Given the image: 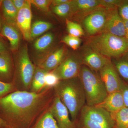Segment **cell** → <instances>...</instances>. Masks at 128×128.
Wrapping results in <instances>:
<instances>
[{
	"mask_svg": "<svg viewBox=\"0 0 128 128\" xmlns=\"http://www.w3.org/2000/svg\"><path fill=\"white\" fill-rule=\"evenodd\" d=\"M45 91L16 90L0 98V117L8 128H32L47 102Z\"/></svg>",
	"mask_w": 128,
	"mask_h": 128,
	"instance_id": "obj_1",
	"label": "cell"
},
{
	"mask_svg": "<svg viewBox=\"0 0 128 128\" xmlns=\"http://www.w3.org/2000/svg\"><path fill=\"white\" fill-rule=\"evenodd\" d=\"M77 78L60 80L54 88L56 96L67 108L73 122L86 102L84 89L80 79Z\"/></svg>",
	"mask_w": 128,
	"mask_h": 128,
	"instance_id": "obj_2",
	"label": "cell"
},
{
	"mask_svg": "<svg viewBox=\"0 0 128 128\" xmlns=\"http://www.w3.org/2000/svg\"><path fill=\"white\" fill-rule=\"evenodd\" d=\"M88 43L93 50L108 58L120 57L128 51V41L125 38L108 33L91 36Z\"/></svg>",
	"mask_w": 128,
	"mask_h": 128,
	"instance_id": "obj_3",
	"label": "cell"
},
{
	"mask_svg": "<svg viewBox=\"0 0 128 128\" xmlns=\"http://www.w3.org/2000/svg\"><path fill=\"white\" fill-rule=\"evenodd\" d=\"M87 105L96 106L103 102L108 95L100 76L87 66H81L79 76Z\"/></svg>",
	"mask_w": 128,
	"mask_h": 128,
	"instance_id": "obj_4",
	"label": "cell"
},
{
	"mask_svg": "<svg viewBox=\"0 0 128 128\" xmlns=\"http://www.w3.org/2000/svg\"><path fill=\"white\" fill-rule=\"evenodd\" d=\"M36 67L31 61L28 46L21 48L16 57L12 82L17 90H30Z\"/></svg>",
	"mask_w": 128,
	"mask_h": 128,
	"instance_id": "obj_5",
	"label": "cell"
},
{
	"mask_svg": "<svg viewBox=\"0 0 128 128\" xmlns=\"http://www.w3.org/2000/svg\"><path fill=\"white\" fill-rule=\"evenodd\" d=\"M108 10L99 8L86 16L83 25L89 35L94 36L102 32L106 21Z\"/></svg>",
	"mask_w": 128,
	"mask_h": 128,
	"instance_id": "obj_6",
	"label": "cell"
},
{
	"mask_svg": "<svg viewBox=\"0 0 128 128\" xmlns=\"http://www.w3.org/2000/svg\"><path fill=\"white\" fill-rule=\"evenodd\" d=\"M81 63L80 59L74 56L64 59L57 68L52 70L60 80H70L79 76Z\"/></svg>",
	"mask_w": 128,
	"mask_h": 128,
	"instance_id": "obj_7",
	"label": "cell"
},
{
	"mask_svg": "<svg viewBox=\"0 0 128 128\" xmlns=\"http://www.w3.org/2000/svg\"><path fill=\"white\" fill-rule=\"evenodd\" d=\"M99 72L100 78L106 87L108 94L121 90L123 84L115 67L111 62L107 64Z\"/></svg>",
	"mask_w": 128,
	"mask_h": 128,
	"instance_id": "obj_8",
	"label": "cell"
},
{
	"mask_svg": "<svg viewBox=\"0 0 128 128\" xmlns=\"http://www.w3.org/2000/svg\"><path fill=\"white\" fill-rule=\"evenodd\" d=\"M81 117L111 128L114 127V121L111 113L96 106L84 105L81 110Z\"/></svg>",
	"mask_w": 128,
	"mask_h": 128,
	"instance_id": "obj_9",
	"label": "cell"
},
{
	"mask_svg": "<svg viewBox=\"0 0 128 128\" xmlns=\"http://www.w3.org/2000/svg\"><path fill=\"white\" fill-rule=\"evenodd\" d=\"M49 111L59 128H76L74 122L70 119L68 110L58 97L54 98Z\"/></svg>",
	"mask_w": 128,
	"mask_h": 128,
	"instance_id": "obj_10",
	"label": "cell"
},
{
	"mask_svg": "<svg viewBox=\"0 0 128 128\" xmlns=\"http://www.w3.org/2000/svg\"><path fill=\"white\" fill-rule=\"evenodd\" d=\"M101 32L125 38L124 21L120 16L116 8L108 10L105 26Z\"/></svg>",
	"mask_w": 128,
	"mask_h": 128,
	"instance_id": "obj_11",
	"label": "cell"
},
{
	"mask_svg": "<svg viewBox=\"0 0 128 128\" xmlns=\"http://www.w3.org/2000/svg\"><path fill=\"white\" fill-rule=\"evenodd\" d=\"M32 12L31 4L29 0L26 5L18 12L16 18V27L20 30L24 39L31 40Z\"/></svg>",
	"mask_w": 128,
	"mask_h": 128,
	"instance_id": "obj_12",
	"label": "cell"
},
{
	"mask_svg": "<svg viewBox=\"0 0 128 128\" xmlns=\"http://www.w3.org/2000/svg\"><path fill=\"white\" fill-rule=\"evenodd\" d=\"M89 47L84 54L82 61L92 70L99 71L111 61Z\"/></svg>",
	"mask_w": 128,
	"mask_h": 128,
	"instance_id": "obj_13",
	"label": "cell"
},
{
	"mask_svg": "<svg viewBox=\"0 0 128 128\" xmlns=\"http://www.w3.org/2000/svg\"><path fill=\"white\" fill-rule=\"evenodd\" d=\"M14 64L10 52L0 53V81L12 82Z\"/></svg>",
	"mask_w": 128,
	"mask_h": 128,
	"instance_id": "obj_14",
	"label": "cell"
},
{
	"mask_svg": "<svg viewBox=\"0 0 128 128\" xmlns=\"http://www.w3.org/2000/svg\"><path fill=\"white\" fill-rule=\"evenodd\" d=\"M110 113H114L125 107L122 90L108 94L103 102L96 105Z\"/></svg>",
	"mask_w": 128,
	"mask_h": 128,
	"instance_id": "obj_15",
	"label": "cell"
},
{
	"mask_svg": "<svg viewBox=\"0 0 128 128\" xmlns=\"http://www.w3.org/2000/svg\"><path fill=\"white\" fill-rule=\"evenodd\" d=\"M0 35L6 38L9 42L10 50L14 52L18 49L20 41L19 32L16 27L4 20Z\"/></svg>",
	"mask_w": 128,
	"mask_h": 128,
	"instance_id": "obj_16",
	"label": "cell"
},
{
	"mask_svg": "<svg viewBox=\"0 0 128 128\" xmlns=\"http://www.w3.org/2000/svg\"><path fill=\"white\" fill-rule=\"evenodd\" d=\"M64 48H58L43 60L38 66L48 71H52L61 64L64 59Z\"/></svg>",
	"mask_w": 128,
	"mask_h": 128,
	"instance_id": "obj_17",
	"label": "cell"
},
{
	"mask_svg": "<svg viewBox=\"0 0 128 128\" xmlns=\"http://www.w3.org/2000/svg\"><path fill=\"white\" fill-rule=\"evenodd\" d=\"M71 5L72 13H90L102 7L100 0H74Z\"/></svg>",
	"mask_w": 128,
	"mask_h": 128,
	"instance_id": "obj_18",
	"label": "cell"
},
{
	"mask_svg": "<svg viewBox=\"0 0 128 128\" xmlns=\"http://www.w3.org/2000/svg\"><path fill=\"white\" fill-rule=\"evenodd\" d=\"M0 12L5 22L16 27V18L18 11L12 0H2Z\"/></svg>",
	"mask_w": 128,
	"mask_h": 128,
	"instance_id": "obj_19",
	"label": "cell"
},
{
	"mask_svg": "<svg viewBox=\"0 0 128 128\" xmlns=\"http://www.w3.org/2000/svg\"><path fill=\"white\" fill-rule=\"evenodd\" d=\"M46 70L38 67H36L33 77L29 92H39L44 87V76L47 72Z\"/></svg>",
	"mask_w": 128,
	"mask_h": 128,
	"instance_id": "obj_20",
	"label": "cell"
},
{
	"mask_svg": "<svg viewBox=\"0 0 128 128\" xmlns=\"http://www.w3.org/2000/svg\"><path fill=\"white\" fill-rule=\"evenodd\" d=\"M54 40V35L52 34L46 33L35 41L34 44V49L38 52H44L51 46Z\"/></svg>",
	"mask_w": 128,
	"mask_h": 128,
	"instance_id": "obj_21",
	"label": "cell"
},
{
	"mask_svg": "<svg viewBox=\"0 0 128 128\" xmlns=\"http://www.w3.org/2000/svg\"><path fill=\"white\" fill-rule=\"evenodd\" d=\"M116 128H128V108L124 107L119 111L111 113Z\"/></svg>",
	"mask_w": 128,
	"mask_h": 128,
	"instance_id": "obj_22",
	"label": "cell"
},
{
	"mask_svg": "<svg viewBox=\"0 0 128 128\" xmlns=\"http://www.w3.org/2000/svg\"><path fill=\"white\" fill-rule=\"evenodd\" d=\"M52 27L50 22L44 21H37L32 25L31 30V39L40 36Z\"/></svg>",
	"mask_w": 128,
	"mask_h": 128,
	"instance_id": "obj_23",
	"label": "cell"
},
{
	"mask_svg": "<svg viewBox=\"0 0 128 128\" xmlns=\"http://www.w3.org/2000/svg\"><path fill=\"white\" fill-rule=\"evenodd\" d=\"M34 128H59L57 122L48 111L34 124Z\"/></svg>",
	"mask_w": 128,
	"mask_h": 128,
	"instance_id": "obj_24",
	"label": "cell"
},
{
	"mask_svg": "<svg viewBox=\"0 0 128 128\" xmlns=\"http://www.w3.org/2000/svg\"><path fill=\"white\" fill-rule=\"evenodd\" d=\"M66 29L70 35L79 38L84 35V30L80 24L68 19H66Z\"/></svg>",
	"mask_w": 128,
	"mask_h": 128,
	"instance_id": "obj_25",
	"label": "cell"
},
{
	"mask_svg": "<svg viewBox=\"0 0 128 128\" xmlns=\"http://www.w3.org/2000/svg\"><path fill=\"white\" fill-rule=\"evenodd\" d=\"M71 1L59 6H53V12L57 16L61 17H66L72 13Z\"/></svg>",
	"mask_w": 128,
	"mask_h": 128,
	"instance_id": "obj_26",
	"label": "cell"
},
{
	"mask_svg": "<svg viewBox=\"0 0 128 128\" xmlns=\"http://www.w3.org/2000/svg\"><path fill=\"white\" fill-rule=\"evenodd\" d=\"M60 81L58 76L52 71L48 72L44 76V89H49L55 87Z\"/></svg>",
	"mask_w": 128,
	"mask_h": 128,
	"instance_id": "obj_27",
	"label": "cell"
},
{
	"mask_svg": "<svg viewBox=\"0 0 128 128\" xmlns=\"http://www.w3.org/2000/svg\"><path fill=\"white\" fill-rule=\"evenodd\" d=\"M115 68L117 72L124 79L128 81V61L121 60L115 63Z\"/></svg>",
	"mask_w": 128,
	"mask_h": 128,
	"instance_id": "obj_28",
	"label": "cell"
},
{
	"mask_svg": "<svg viewBox=\"0 0 128 128\" xmlns=\"http://www.w3.org/2000/svg\"><path fill=\"white\" fill-rule=\"evenodd\" d=\"M62 42L74 50H76L78 48L80 44L81 40L80 38L73 36L68 34L63 38Z\"/></svg>",
	"mask_w": 128,
	"mask_h": 128,
	"instance_id": "obj_29",
	"label": "cell"
},
{
	"mask_svg": "<svg viewBox=\"0 0 128 128\" xmlns=\"http://www.w3.org/2000/svg\"><path fill=\"white\" fill-rule=\"evenodd\" d=\"M16 90L13 82H6L0 81V98L15 91Z\"/></svg>",
	"mask_w": 128,
	"mask_h": 128,
	"instance_id": "obj_30",
	"label": "cell"
},
{
	"mask_svg": "<svg viewBox=\"0 0 128 128\" xmlns=\"http://www.w3.org/2000/svg\"><path fill=\"white\" fill-rule=\"evenodd\" d=\"M80 124L81 128H111L82 117H81Z\"/></svg>",
	"mask_w": 128,
	"mask_h": 128,
	"instance_id": "obj_31",
	"label": "cell"
},
{
	"mask_svg": "<svg viewBox=\"0 0 128 128\" xmlns=\"http://www.w3.org/2000/svg\"><path fill=\"white\" fill-rule=\"evenodd\" d=\"M102 7L107 9H111L120 7L124 2L119 0H100Z\"/></svg>",
	"mask_w": 128,
	"mask_h": 128,
	"instance_id": "obj_32",
	"label": "cell"
},
{
	"mask_svg": "<svg viewBox=\"0 0 128 128\" xmlns=\"http://www.w3.org/2000/svg\"><path fill=\"white\" fill-rule=\"evenodd\" d=\"M31 4H33L38 8L41 10L48 12L50 6L52 3L50 0H29Z\"/></svg>",
	"mask_w": 128,
	"mask_h": 128,
	"instance_id": "obj_33",
	"label": "cell"
},
{
	"mask_svg": "<svg viewBox=\"0 0 128 128\" xmlns=\"http://www.w3.org/2000/svg\"><path fill=\"white\" fill-rule=\"evenodd\" d=\"M119 14L124 20H128V2H124L119 7Z\"/></svg>",
	"mask_w": 128,
	"mask_h": 128,
	"instance_id": "obj_34",
	"label": "cell"
},
{
	"mask_svg": "<svg viewBox=\"0 0 128 128\" xmlns=\"http://www.w3.org/2000/svg\"><path fill=\"white\" fill-rule=\"evenodd\" d=\"M124 104V106L128 108V86L126 85H123L122 89Z\"/></svg>",
	"mask_w": 128,
	"mask_h": 128,
	"instance_id": "obj_35",
	"label": "cell"
},
{
	"mask_svg": "<svg viewBox=\"0 0 128 128\" xmlns=\"http://www.w3.org/2000/svg\"><path fill=\"white\" fill-rule=\"evenodd\" d=\"M13 4L18 11L20 10L26 5L28 0H12Z\"/></svg>",
	"mask_w": 128,
	"mask_h": 128,
	"instance_id": "obj_36",
	"label": "cell"
},
{
	"mask_svg": "<svg viewBox=\"0 0 128 128\" xmlns=\"http://www.w3.org/2000/svg\"><path fill=\"white\" fill-rule=\"evenodd\" d=\"M0 35V53L9 52L10 48Z\"/></svg>",
	"mask_w": 128,
	"mask_h": 128,
	"instance_id": "obj_37",
	"label": "cell"
},
{
	"mask_svg": "<svg viewBox=\"0 0 128 128\" xmlns=\"http://www.w3.org/2000/svg\"><path fill=\"white\" fill-rule=\"evenodd\" d=\"M71 0H52L51 4L53 6H59L70 2Z\"/></svg>",
	"mask_w": 128,
	"mask_h": 128,
	"instance_id": "obj_38",
	"label": "cell"
},
{
	"mask_svg": "<svg viewBox=\"0 0 128 128\" xmlns=\"http://www.w3.org/2000/svg\"><path fill=\"white\" fill-rule=\"evenodd\" d=\"M124 27H125V38L128 41V20H124Z\"/></svg>",
	"mask_w": 128,
	"mask_h": 128,
	"instance_id": "obj_39",
	"label": "cell"
},
{
	"mask_svg": "<svg viewBox=\"0 0 128 128\" xmlns=\"http://www.w3.org/2000/svg\"><path fill=\"white\" fill-rule=\"evenodd\" d=\"M0 128H8L6 122L0 117Z\"/></svg>",
	"mask_w": 128,
	"mask_h": 128,
	"instance_id": "obj_40",
	"label": "cell"
},
{
	"mask_svg": "<svg viewBox=\"0 0 128 128\" xmlns=\"http://www.w3.org/2000/svg\"><path fill=\"white\" fill-rule=\"evenodd\" d=\"M3 22H4V20L2 18V16L0 12V33L1 30L2 28Z\"/></svg>",
	"mask_w": 128,
	"mask_h": 128,
	"instance_id": "obj_41",
	"label": "cell"
},
{
	"mask_svg": "<svg viewBox=\"0 0 128 128\" xmlns=\"http://www.w3.org/2000/svg\"><path fill=\"white\" fill-rule=\"evenodd\" d=\"M2 0H0V8L2 4Z\"/></svg>",
	"mask_w": 128,
	"mask_h": 128,
	"instance_id": "obj_42",
	"label": "cell"
},
{
	"mask_svg": "<svg viewBox=\"0 0 128 128\" xmlns=\"http://www.w3.org/2000/svg\"><path fill=\"white\" fill-rule=\"evenodd\" d=\"M114 128H115V127H114Z\"/></svg>",
	"mask_w": 128,
	"mask_h": 128,
	"instance_id": "obj_43",
	"label": "cell"
}]
</instances>
